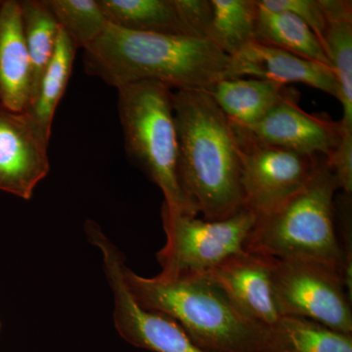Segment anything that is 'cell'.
I'll list each match as a JSON object with an SVG mask.
<instances>
[{
    "instance_id": "cell-14",
    "label": "cell",
    "mask_w": 352,
    "mask_h": 352,
    "mask_svg": "<svg viewBox=\"0 0 352 352\" xmlns=\"http://www.w3.org/2000/svg\"><path fill=\"white\" fill-rule=\"evenodd\" d=\"M32 100V68L20 2L0 3V105L23 112Z\"/></svg>"
},
{
    "instance_id": "cell-3",
    "label": "cell",
    "mask_w": 352,
    "mask_h": 352,
    "mask_svg": "<svg viewBox=\"0 0 352 352\" xmlns=\"http://www.w3.org/2000/svg\"><path fill=\"white\" fill-rule=\"evenodd\" d=\"M141 307L170 317L207 352H267L266 327L245 316L207 274L145 278L122 264Z\"/></svg>"
},
{
    "instance_id": "cell-2",
    "label": "cell",
    "mask_w": 352,
    "mask_h": 352,
    "mask_svg": "<svg viewBox=\"0 0 352 352\" xmlns=\"http://www.w3.org/2000/svg\"><path fill=\"white\" fill-rule=\"evenodd\" d=\"M173 110L185 196L203 219L233 217L245 208L233 124L205 89L173 90Z\"/></svg>"
},
{
    "instance_id": "cell-21",
    "label": "cell",
    "mask_w": 352,
    "mask_h": 352,
    "mask_svg": "<svg viewBox=\"0 0 352 352\" xmlns=\"http://www.w3.org/2000/svg\"><path fill=\"white\" fill-rule=\"evenodd\" d=\"M212 17L207 38L234 57L254 38L256 0H210Z\"/></svg>"
},
{
    "instance_id": "cell-22",
    "label": "cell",
    "mask_w": 352,
    "mask_h": 352,
    "mask_svg": "<svg viewBox=\"0 0 352 352\" xmlns=\"http://www.w3.org/2000/svg\"><path fill=\"white\" fill-rule=\"evenodd\" d=\"M19 2L23 32L31 60L32 100L44 72L54 55L61 29L45 0Z\"/></svg>"
},
{
    "instance_id": "cell-28",
    "label": "cell",
    "mask_w": 352,
    "mask_h": 352,
    "mask_svg": "<svg viewBox=\"0 0 352 352\" xmlns=\"http://www.w3.org/2000/svg\"><path fill=\"white\" fill-rule=\"evenodd\" d=\"M0 3H1V1H0Z\"/></svg>"
},
{
    "instance_id": "cell-1",
    "label": "cell",
    "mask_w": 352,
    "mask_h": 352,
    "mask_svg": "<svg viewBox=\"0 0 352 352\" xmlns=\"http://www.w3.org/2000/svg\"><path fill=\"white\" fill-rule=\"evenodd\" d=\"M83 51L87 75L117 89L152 80L173 90H208L237 78L232 57L208 38L131 32L108 23Z\"/></svg>"
},
{
    "instance_id": "cell-15",
    "label": "cell",
    "mask_w": 352,
    "mask_h": 352,
    "mask_svg": "<svg viewBox=\"0 0 352 352\" xmlns=\"http://www.w3.org/2000/svg\"><path fill=\"white\" fill-rule=\"evenodd\" d=\"M292 88L254 78H226L207 91L233 126L247 127L263 120Z\"/></svg>"
},
{
    "instance_id": "cell-27",
    "label": "cell",
    "mask_w": 352,
    "mask_h": 352,
    "mask_svg": "<svg viewBox=\"0 0 352 352\" xmlns=\"http://www.w3.org/2000/svg\"><path fill=\"white\" fill-rule=\"evenodd\" d=\"M0 329H1V322H0Z\"/></svg>"
},
{
    "instance_id": "cell-23",
    "label": "cell",
    "mask_w": 352,
    "mask_h": 352,
    "mask_svg": "<svg viewBox=\"0 0 352 352\" xmlns=\"http://www.w3.org/2000/svg\"><path fill=\"white\" fill-rule=\"evenodd\" d=\"M60 29L76 50H87L105 31L108 21L98 0H45Z\"/></svg>"
},
{
    "instance_id": "cell-8",
    "label": "cell",
    "mask_w": 352,
    "mask_h": 352,
    "mask_svg": "<svg viewBox=\"0 0 352 352\" xmlns=\"http://www.w3.org/2000/svg\"><path fill=\"white\" fill-rule=\"evenodd\" d=\"M85 230L89 242L100 250L104 271L113 294V323L122 339L153 352H207L170 317L141 307L124 283V258L119 250L96 222L88 220Z\"/></svg>"
},
{
    "instance_id": "cell-16",
    "label": "cell",
    "mask_w": 352,
    "mask_h": 352,
    "mask_svg": "<svg viewBox=\"0 0 352 352\" xmlns=\"http://www.w3.org/2000/svg\"><path fill=\"white\" fill-rule=\"evenodd\" d=\"M327 20L324 51L337 80L344 111L340 124L352 129V2L351 0H320Z\"/></svg>"
},
{
    "instance_id": "cell-7",
    "label": "cell",
    "mask_w": 352,
    "mask_h": 352,
    "mask_svg": "<svg viewBox=\"0 0 352 352\" xmlns=\"http://www.w3.org/2000/svg\"><path fill=\"white\" fill-rule=\"evenodd\" d=\"M272 288L281 316L302 317L352 335V296L339 271L315 261L274 258Z\"/></svg>"
},
{
    "instance_id": "cell-5",
    "label": "cell",
    "mask_w": 352,
    "mask_h": 352,
    "mask_svg": "<svg viewBox=\"0 0 352 352\" xmlns=\"http://www.w3.org/2000/svg\"><path fill=\"white\" fill-rule=\"evenodd\" d=\"M118 110L126 154L163 192L162 210L199 217L180 184L173 90L152 80L124 85Z\"/></svg>"
},
{
    "instance_id": "cell-25",
    "label": "cell",
    "mask_w": 352,
    "mask_h": 352,
    "mask_svg": "<svg viewBox=\"0 0 352 352\" xmlns=\"http://www.w3.org/2000/svg\"><path fill=\"white\" fill-rule=\"evenodd\" d=\"M351 194L342 192L335 198L336 226H339L340 248L346 263V286L349 295L352 296V214Z\"/></svg>"
},
{
    "instance_id": "cell-18",
    "label": "cell",
    "mask_w": 352,
    "mask_h": 352,
    "mask_svg": "<svg viewBox=\"0 0 352 352\" xmlns=\"http://www.w3.org/2000/svg\"><path fill=\"white\" fill-rule=\"evenodd\" d=\"M267 352H352V335L298 316H281L266 327Z\"/></svg>"
},
{
    "instance_id": "cell-11",
    "label": "cell",
    "mask_w": 352,
    "mask_h": 352,
    "mask_svg": "<svg viewBox=\"0 0 352 352\" xmlns=\"http://www.w3.org/2000/svg\"><path fill=\"white\" fill-rule=\"evenodd\" d=\"M50 142L25 111L0 105V191L30 200L50 173Z\"/></svg>"
},
{
    "instance_id": "cell-20",
    "label": "cell",
    "mask_w": 352,
    "mask_h": 352,
    "mask_svg": "<svg viewBox=\"0 0 352 352\" xmlns=\"http://www.w3.org/2000/svg\"><path fill=\"white\" fill-rule=\"evenodd\" d=\"M76 50L71 39L60 30L54 55L39 82L36 95L25 110L48 138L51 136L55 111L68 85Z\"/></svg>"
},
{
    "instance_id": "cell-10",
    "label": "cell",
    "mask_w": 352,
    "mask_h": 352,
    "mask_svg": "<svg viewBox=\"0 0 352 352\" xmlns=\"http://www.w3.org/2000/svg\"><path fill=\"white\" fill-rule=\"evenodd\" d=\"M300 94L292 90L263 120L247 127L234 126L241 139L282 148L310 157L332 155L342 126L325 115H312L298 106Z\"/></svg>"
},
{
    "instance_id": "cell-13",
    "label": "cell",
    "mask_w": 352,
    "mask_h": 352,
    "mask_svg": "<svg viewBox=\"0 0 352 352\" xmlns=\"http://www.w3.org/2000/svg\"><path fill=\"white\" fill-rule=\"evenodd\" d=\"M237 78H254L285 85L302 83L338 99L337 80L327 65L254 41L232 57Z\"/></svg>"
},
{
    "instance_id": "cell-24",
    "label": "cell",
    "mask_w": 352,
    "mask_h": 352,
    "mask_svg": "<svg viewBox=\"0 0 352 352\" xmlns=\"http://www.w3.org/2000/svg\"><path fill=\"white\" fill-rule=\"evenodd\" d=\"M264 8L285 11L296 16L314 32L321 44L327 27L325 13L320 0H258Z\"/></svg>"
},
{
    "instance_id": "cell-9",
    "label": "cell",
    "mask_w": 352,
    "mask_h": 352,
    "mask_svg": "<svg viewBox=\"0 0 352 352\" xmlns=\"http://www.w3.org/2000/svg\"><path fill=\"white\" fill-rule=\"evenodd\" d=\"M238 138L244 207L256 219L274 212L302 190L321 157Z\"/></svg>"
},
{
    "instance_id": "cell-12",
    "label": "cell",
    "mask_w": 352,
    "mask_h": 352,
    "mask_svg": "<svg viewBox=\"0 0 352 352\" xmlns=\"http://www.w3.org/2000/svg\"><path fill=\"white\" fill-rule=\"evenodd\" d=\"M274 258L243 252L206 273L235 307L252 321L270 327L281 315L272 288Z\"/></svg>"
},
{
    "instance_id": "cell-19",
    "label": "cell",
    "mask_w": 352,
    "mask_h": 352,
    "mask_svg": "<svg viewBox=\"0 0 352 352\" xmlns=\"http://www.w3.org/2000/svg\"><path fill=\"white\" fill-rule=\"evenodd\" d=\"M258 4L254 38L258 43L331 67L323 46L314 32L296 16Z\"/></svg>"
},
{
    "instance_id": "cell-26",
    "label": "cell",
    "mask_w": 352,
    "mask_h": 352,
    "mask_svg": "<svg viewBox=\"0 0 352 352\" xmlns=\"http://www.w3.org/2000/svg\"><path fill=\"white\" fill-rule=\"evenodd\" d=\"M342 126L339 142L327 163L337 179L339 189L352 193V129Z\"/></svg>"
},
{
    "instance_id": "cell-6",
    "label": "cell",
    "mask_w": 352,
    "mask_h": 352,
    "mask_svg": "<svg viewBox=\"0 0 352 352\" xmlns=\"http://www.w3.org/2000/svg\"><path fill=\"white\" fill-rule=\"evenodd\" d=\"M166 242L157 254L160 276L206 274L227 259L245 252L256 217L243 208L233 217L206 220L162 210Z\"/></svg>"
},
{
    "instance_id": "cell-4",
    "label": "cell",
    "mask_w": 352,
    "mask_h": 352,
    "mask_svg": "<svg viewBox=\"0 0 352 352\" xmlns=\"http://www.w3.org/2000/svg\"><path fill=\"white\" fill-rule=\"evenodd\" d=\"M338 190L336 176L321 157L302 190L274 212L256 219L245 251L276 259L315 261L346 277L335 224Z\"/></svg>"
},
{
    "instance_id": "cell-17",
    "label": "cell",
    "mask_w": 352,
    "mask_h": 352,
    "mask_svg": "<svg viewBox=\"0 0 352 352\" xmlns=\"http://www.w3.org/2000/svg\"><path fill=\"white\" fill-rule=\"evenodd\" d=\"M98 3L108 23L120 29L194 36L176 0H98Z\"/></svg>"
}]
</instances>
